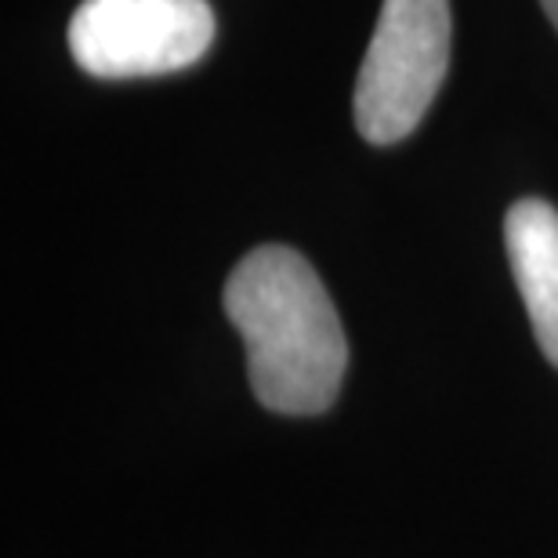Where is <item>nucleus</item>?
Wrapping results in <instances>:
<instances>
[{
    "label": "nucleus",
    "instance_id": "1",
    "mask_svg": "<svg viewBox=\"0 0 558 558\" xmlns=\"http://www.w3.org/2000/svg\"><path fill=\"white\" fill-rule=\"evenodd\" d=\"M226 316L247 349L262 407L305 417L338 399L349 344L327 287L298 251L283 243L251 251L226 283Z\"/></svg>",
    "mask_w": 558,
    "mask_h": 558
},
{
    "label": "nucleus",
    "instance_id": "2",
    "mask_svg": "<svg viewBox=\"0 0 558 558\" xmlns=\"http://www.w3.org/2000/svg\"><path fill=\"white\" fill-rule=\"evenodd\" d=\"M450 0H385L352 98L366 142H403L421 124L450 70Z\"/></svg>",
    "mask_w": 558,
    "mask_h": 558
},
{
    "label": "nucleus",
    "instance_id": "3",
    "mask_svg": "<svg viewBox=\"0 0 558 558\" xmlns=\"http://www.w3.org/2000/svg\"><path fill=\"white\" fill-rule=\"evenodd\" d=\"M215 40L207 0H84L70 19L76 65L102 81L178 73Z\"/></svg>",
    "mask_w": 558,
    "mask_h": 558
},
{
    "label": "nucleus",
    "instance_id": "4",
    "mask_svg": "<svg viewBox=\"0 0 558 558\" xmlns=\"http://www.w3.org/2000/svg\"><path fill=\"white\" fill-rule=\"evenodd\" d=\"M505 247L533 338L558 366V210L537 196L519 199L505 218Z\"/></svg>",
    "mask_w": 558,
    "mask_h": 558
},
{
    "label": "nucleus",
    "instance_id": "5",
    "mask_svg": "<svg viewBox=\"0 0 558 558\" xmlns=\"http://www.w3.org/2000/svg\"><path fill=\"white\" fill-rule=\"evenodd\" d=\"M541 8L548 11V19H551V26L558 29V0H541Z\"/></svg>",
    "mask_w": 558,
    "mask_h": 558
}]
</instances>
